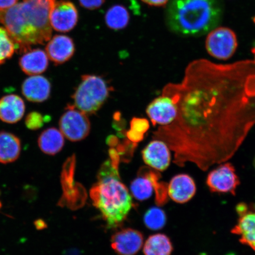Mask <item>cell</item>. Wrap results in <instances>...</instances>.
<instances>
[{"instance_id":"obj_36","label":"cell","mask_w":255,"mask_h":255,"mask_svg":"<svg viewBox=\"0 0 255 255\" xmlns=\"http://www.w3.org/2000/svg\"><path fill=\"white\" fill-rule=\"evenodd\" d=\"M0 194H1V191H0Z\"/></svg>"},{"instance_id":"obj_22","label":"cell","mask_w":255,"mask_h":255,"mask_svg":"<svg viewBox=\"0 0 255 255\" xmlns=\"http://www.w3.org/2000/svg\"><path fill=\"white\" fill-rule=\"evenodd\" d=\"M173 245L167 236L158 234L150 236L143 246L144 255H171Z\"/></svg>"},{"instance_id":"obj_27","label":"cell","mask_w":255,"mask_h":255,"mask_svg":"<svg viewBox=\"0 0 255 255\" xmlns=\"http://www.w3.org/2000/svg\"><path fill=\"white\" fill-rule=\"evenodd\" d=\"M45 123V119L37 112H31L27 115L25 119V124L28 129L37 130L41 128Z\"/></svg>"},{"instance_id":"obj_11","label":"cell","mask_w":255,"mask_h":255,"mask_svg":"<svg viewBox=\"0 0 255 255\" xmlns=\"http://www.w3.org/2000/svg\"><path fill=\"white\" fill-rule=\"evenodd\" d=\"M146 112L153 126H165L173 123L176 118L177 107L170 97L162 95L149 104Z\"/></svg>"},{"instance_id":"obj_28","label":"cell","mask_w":255,"mask_h":255,"mask_svg":"<svg viewBox=\"0 0 255 255\" xmlns=\"http://www.w3.org/2000/svg\"><path fill=\"white\" fill-rule=\"evenodd\" d=\"M78 1L83 7L90 10H94L100 8L105 2V0H78Z\"/></svg>"},{"instance_id":"obj_25","label":"cell","mask_w":255,"mask_h":255,"mask_svg":"<svg viewBox=\"0 0 255 255\" xmlns=\"http://www.w3.org/2000/svg\"><path fill=\"white\" fill-rule=\"evenodd\" d=\"M17 47L5 28L0 27V66L11 58Z\"/></svg>"},{"instance_id":"obj_17","label":"cell","mask_w":255,"mask_h":255,"mask_svg":"<svg viewBox=\"0 0 255 255\" xmlns=\"http://www.w3.org/2000/svg\"><path fill=\"white\" fill-rule=\"evenodd\" d=\"M140 171L141 174L130 184V190L134 198L143 201L150 198L152 195L155 185L160 178V175L148 168Z\"/></svg>"},{"instance_id":"obj_20","label":"cell","mask_w":255,"mask_h":255,"mask_svg":"<svg viewBox=\"0 0 255 255\" xmlns=\"http://www.w3.org/2000/svg\"><path fill=\"white\" fill-rule=\"evenodd\" d=\"M21 142L18 136L11 132H0V163L14 162L20 157Z\"/></svg>"},{"instance_id":"obj_33","label":"cell","mask_w":255,"mask_h":255,"mask_svg":"<svg viewBox=\"0 0 255 255\" xmlns=\"http://www.w3.org/2000/svg\"><path fill=\"white\" fill-rule=\"evenodd\" d=\"M253 52L255 54V48H254V49L253 50Z\"/></svg>"},{"instance_id":"obj_30","label":"cell","mask_w":255,"mask_h":255,"mask_svg":"<svg viewBox=\"0 0 255 255\" xmlns=\"http://www.w3.org/2000/svg\"><path fill=\"white\" fill-rule=\"evenodd\" d=\"M17 2L18 0H0V9L10 8Z\"/></svg>"},{"instance_id":"obj_26","label":"cell","mask_w":255,"mask_h":255,"mask_svg":"<svg viewBox=\"0 0 255 255\" xmlns=\"http://www.w3.org/2000/svg\"><path fill=\"white\" fill-rule=\"evenodd\" d=\"M130 129L126 133L127 138L130 142L138 143L142 141L145 133L147 132L149 124L147 120L133 118L130 124Z\"/></svg>"},{"instance_id":"obj_19","label":"cell","mask_w":255,"mask_h":255,"mask_svg":"<svg viewBox=\"0 0 255 255\" xmlns=\"http://www.w3.org/2000/svg\"><path fill=\"white\" fill-rule=\"evenodd\" d=\"M19 65L25 74L38 75L46 71L49 66V57L43 50L30 49L20 57Z\"/></svg>"},{"instance_id":"obj_4","label":"cell","mask_w":255,"mask_h":255,"mask_svg":"<svg viewBox=\"0 0 255 255\" xmlns=\"http://www.w3.org/2000/svg\"><path fill=\"white\" fill-rule=\"evenodd\" d=\"M96 208L100 210L110 228L116 227L127 218L133 206L132 197L121 182L119 166L109 159L102 165L98 182L90 191Z\"/></svg>"},{"instance_id":"obj_9","label":"cell","mask_w":255,"mask_h":255,"mask_svg":"<svg viewBox=\"0 0 255 255\" xmlns=\"http://www.w3.org/2000/svg\"><path fill=\"white\" fill-rule=\"evenodd\" d=\"M239 219L232 229V234L237 235L241 243L255 251V208L253 205L239 203L237 206Z\"/></svg>"},{"instance_id":"obj_10","label":"cell","mask_w":255,"mask_h":255,"mask_svg":"<svg viewBox=\"0 0 255 255\" xmlns=\"http://www.w3.org/2000/svg\"><path fill=\"white\" fill-rule=\"evenodd\" d=\"M50 20L51 26L57 31L66 33L71 31L78 24V9L69 0H60L54 5Z\"/></svg>"},{"instance_id":"obj_24","label":"cell","mask_w":255,"mask_h":255,"mask_svg":"<svg viewBox=\"0 0 255 255\" xmlns=\"http://www.w3.org/2000/svg\"><path fill=\"white\" fill-rule=\"evenodd\" d=\"M167 222V216L164 210L157 207H151L143 216V223L146 227L152 231H158L163 228Z\"/></svg>"},{"instance_id":"obj_2","label":"cell","mask_w":255,"mask_h":255,"mask_svg":"<svg viewBox=\"0 0 255 255\" xmlns=\"http://www.w3.org/2000/svg\"><path fill=\"white\" fill-rule=\"evenodd\" d=\"M56 0H23L12 7L0 9V23L24 53L42 45L52 37L50 16Z\"/></svg>"},{"instance_id":"obj_23","label":"cell","mask_w":255,"mask_h":255,"mask_svg":"<svg viewBox=\"0 0 255 255\" xmlns=\"http://www.w3.org/2000/svg\"><path fill=\"white\" fill-rule=\"evenodd\" d=\"M105 21L107 26L111 29L123 30L128 25L130 15L124 5H114L108 9L105 16Z\"/></svg>"},{"instance_id":"obj_29","label":"cell","mask_w":255,"mask_h":255,"mask_svg":"<svg viewBox=\"0 0 255 255\" xmlns=\"http://www.w3.org/2000/svg\"><path fill=\"white\" fill-rule=\"evenodd\" d=\"M145 4L154 7H163L166 5L169 0H141Z\"/></svg>"},{"instance_id":"obj_35","label":"cell","mask_w":255,"mask_h":255,"mask_svg":"<svg viewBox=\"0 0 255 255\" xmlns=\"http://www.w3.org/2000/svg\"><path fill=\"white\" fill-rule=\"evenodd\" d=\"M206 255V254H200V255Z\"/></svg>"},{"instance_id":"obj_1","label":"cell","mask_w":255,"mask_h":255,"mask_svg":"<svg viewBox=\"0 0 255 255\" xmlns=\"http://www.w3.org/2000/svg\"><path fill=\"white\" fill-rule=\"evenodd\" d=\"M162 95L173 100L176 118L154 132L174 152V163L205 171L231 159L255 125V61L191 62L180 83Z\"/></svg>"},{"instance_id":"obj_8","label":"cell","mask_w":255,"mask_h":255,"mask_svg":"<svg viewBox=\"0 0 255 255\" xmlns=\"http://www.w3.org/2000/svg\"><path fill=\"white\" fill-rule=\"evenodd\" d=\"M240 180L231 163L220 165L207 175L206 184L212 193H230L235 195Z\"/></svg>"},{"instance_id":"obj_12","label":"cell","mask_w":255,"mask_h":255,"mask_svg":"<svg viewBox=\"0 0 255 255\" xmlns=\"http://www.w3.org/2000/svg\"><path fill=\"white\" fill-rule=\"evenodd\" d=\"M143 244L141 233L130 228L117 232L111 238V247L119 255H135L141 250Z\"/></svg>"},{"instance_id":"obj_16","label":"cell","mask_w":255,"mask_h":255,"mask_svg":"<svg viewBox=\"0 0 255 255\" xmlns=\"http://www.w3.org/2000/svg\"><path fill=\"white\" fill-rule=\"evenodd\" d=\"M21 92L28 101L32 103H43L50 97L51 84L49 80L44 76H31L23 82Z\"/></svg>"},{"instance_id":"obj_6","label":"cell","mask_w":255,"mask_h":255,"mask_svg":"<svg viewBox=\"0 0 255 255\" xmlns=\"http://www.w3.org/2000/svg\"><path fill=\"white\" fill-rule=\"evenodd\" d=\"M60 130L69 141L78 142L87 138L91 130L88 115L68 105L59 121Z\"/></svg>"},{"instance_id":"obj_21","label":"cell","mask_w":255,"mask_h":255,"mask_svg":"<svg viewBox=\"0 0 255 255\" xmlns=\"http://www.w3.org/2000/svg\"><path fill=\"white\" fill-rule=\"evenodd\" d=\"M65 139L63 133L55 128H50L41 133L38 139V145L44 154L54 155L63 148Z\"/></svg>"},{"instance_id":"obj_13","label":"cell","mask_w":255,"mask_h":255,"mask_svg":"<svg viewBox=\"0 0 255 255\" xmlns=\"http://www.w3.org/2000/svg\"><path fill=\"white\" fill-rule=\"evenodd\" d=\"M168 145L161 140L154 139L142 151L143 161L158 171L167 170L171 162V153Z\"/></svg>"},{"instance_id":"obj_7","label":"cell","mask_w":255,"mask_h":255,"mask_svg":"<svg viewBox=\"0 0 255 255\" xmlns=\"http://www.w3.org/2000/svg\"><path fill=\"white\" fill-rule=\"evenodd\" d=\"M209 33L206 40V48L210 55L219 60L230 59L238 47V39L235 32L223 27H216Z\"/></svg>"},{"instance_id":"obj_3","label":"cell","mask_w":255,"mask_h":255,"mask_svg":"<svg viewBox=\"0 0 255 255\" xmlns=\"http://www.w3.org/2000/svg\"><path fill=\"white\" fill-rule=\"evenodd\" d=\"M223 13L222 0H170L165 21L175 34L200 36L218 26Z\"/></svg>"},{"instance_id":"obj_5","label":"cell","mask_w":255,"mask_h":255,"mask_svg":"<svg viewBox=\"0 0 255 255\" xmlns=\"http://www.w3.org/2000/svg\"><path fill=\"white\" fill-rule=\"evenodd\" d=\"M111 89L100 76L86 75L82 76L72 96L76 109L87 114H94L101 109L109 97Z\"/></svg>"},{"instance_id":"obj_34","label":"cell","mask_w":255,"mask_h":255,"mask_svg":"<svg viewBox=\"0 0 255 255\" xmlns=\"http://www.w3.org/2000/svg\"><path fill=\"white\" fill-rule=\"evenodd\" d=\"M236 255L234 253H230V254H229L228 255Z\"/></svg>"},{"instance_id":"obj_32","label":"cell","mask_w":255,"mask_h":255,"mask_svg":"<svg viewBox=\"0 0 255 255\" xmlns=\"http://www.w3.org/2000/svg\"><path fill=\"white\" fill-rule=\"evenodd\" d=\"M1 207H2V203H1V201H0V209H1Z\"/></svg>"},{"instance_id":"obj_18","label":"cell","mask_w":255,"mask_h":255,"mask_svg":"<svg viewBox=\"0 0 255 255\" xmlns=\"http://www.w3.org/2000/svg\"><path fill=\"white\" fill-rule=\"evenodd\" d=\"M25 110L23 99L17 95H7L0 99V120L2 122L18 123L23 119Z\"/></svg>"},{"instance_id":"obj_14","label":"cell","mask_w":255,"mask_h":255,"mask_svg":"<svg viewBox=\"0 0 255 255\" xmlns=\"http://www.w3.org/2000/svg\"><path fill=\"white\" fill-rule=\"evenodd\" d=\"M75 52L74 41L66 35H56L51 37L46 47L48 57L56 65L68 62Z\"/></svg>"},{"instance_id":"obj_31","label":"cell","mask_w":255,"mask_h":255,"mask_svg":"<svg viewBox=\"0 0 255 255\" xmlns=\"http://www.w3.org/2000/svg\"><path fill=\"white\" fill-rule=\"evenodd\" d=\"M34 225L37 229H42L46 227L45 223L42 220H37V221L34 222Z\"/></svg>"},{"instance_id":"obj_15","label":"cell","mask_w":255,"mask_h":255,"mask_svg":"<svg viewBox=\"0 0 255 255\" xmlns=\"http://www.w3.org/2000/svg\"><path fill=\"white\" fill-rule=\"evenodd\" d=\"M196 192L195 182L192 177L186 174L175 175L168 185V196L177 203L189 202Z\"/></svg>"}]
</instances>
